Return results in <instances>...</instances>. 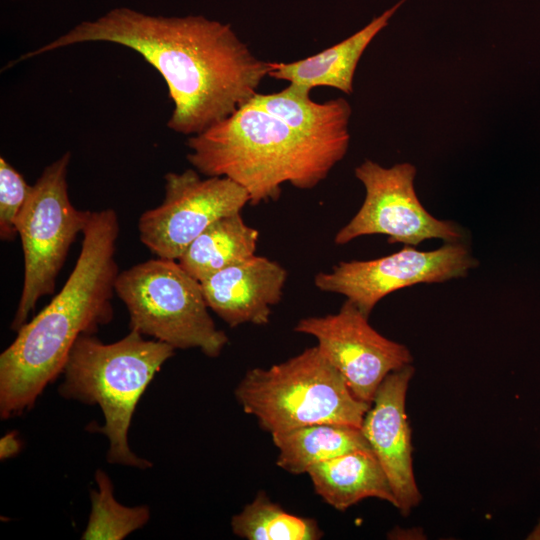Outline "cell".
I'll return each instance as SVG.
<instances>
[{
    "label": "cell",
    "mask_w": 540,
    "mask_h": 540,
    "mask_svg": "<svg viewBox=\"0 0 540 540\" xmlns=\"http://www.w3.org/2000/svg\"><path fill=\"white\" fill-rule=\"evenodd\" d=\"M86 42L125 46L151 64L174 105L167 125L184 135L200 134L248 103L270 70V62L257 58L229 24L201 15L154 16L128 7L82 21L16 62Z\"/></svg>",
    "instance_id": "obj_1"
},
{
    "label": "cell",
    "mask_w": 540,
    "mask_h": 540,
    "mask_svg": "<svg viewBox=\"0 0 540 540\" xmlns=\"http://www.w3.org/2000/svg\"><path fill=\"white\" fill-rule=\"evenodd\" d=\"M119 230L115 210L92 211L78 259L62 289L20 327L1 353L2 420L33 408L45 388L62 374L77 338L96 334L113 319Z\"/></svg>",
    "instance_id": "obj_2"
},
{
    "label": "cell",
    "mask_w": 540,
    "mask_h": 540,
    "mask_svg": "<svg viewBox=\"0 0 540 540\" xmlns=\"http://www.w3.org/2000/svg\"><path fill=\"white\" fill-rule=\"evenodd\" d=\"M187 160L206 177H227L242 186L251 205L276 201L289 183L309 190L323 181L349 145L305 136L251 104L189 137Z\"/></svg>",
    "instance_id": "obj_3"
},
{
    "label": "cell",
    "mask_w": 540,
    "mask_h": 540,
    "mask_svg": "<svg viewBox=\"0 0 540 540\" xmlns=\"http://www.w3.org/2000/svg\"><path fill=\"white\" fill-rule=\"evenodd\" d=\"M175 350L134 330L113 343H104L95 334H82L72 346L58 393L67 400L101 408L104 425L98 431L108 438L110 464L140 469L152 466L130 449L128 432L142 394Z\"/></svg>",
    "instance_id": "obj_4"
},
{
    "label": "cell",
    "mask_w": 540,
    "mask_h": 540,
    "mask_svg": "<svg viewBox=\"0 0 540 540\" xmlns=\"http://www.w3.org/2000/svg\"><path fill=\"white\" fill-rule=\"evenodd\" d=\"M234 393L243 411L270 434L322 423L361 428L371 406L355 397L317 346L269 368L248 370Z\"/></svg>",
    "instance_id": "obj_5"
},
{
    "label": "cell",
    "mask_w": 540,
    "mask_h": 540,
    "mask_svg": "<svg viewBox=\"0 0 540 540\" xmlns=\"http://www.w3.org/2000/svg\"><path fill=\"white\" fill-rule=\"evenodd\" d=\"M115 294L129 314V328L175 349L218 357L229 339L209 313L201 282L177 260L154 258L119 272Z\"/></svg>",
    "instance_id": "obj_6"
},
{
    "label": "cell",
    "mask_w": 540,
    "mask_h": 540,
    "mask_svg": "<svg viewBox=\"0 0 540 540\" xmlns=\"http://www.w3.org/2000/svg\"><path fill=\"white\" fill-rule=\"evenodd\" d=\"M71 153H64L45 167L32 185L18 217L17 230L24 255V280L11 329L18 331L28 321L38 300L54 293L56 279L69 250L83 234L92 211L71 203L67 173Z\"/></svg>",
    "instance_id": "obj_7"
},
{
    "label": "cell",
    "mask_w": 540,
    "mask_h": 540,
    "mask_svg": "<svg viewBox=\"0 0 540 540\" xmlns=\"http://www.w3.org/2000/svg\"><path fill=\"white\" fill-rule=\"evenodd\" d=\"M355 176L364 186V201L336 233L335 244L373 234L386 235L388 243L411 246L429 239L462 242L463 231L456 223L435 218L419 201L414 187L416 167L411 163L387 168L367 159L355 168Z\"/></svg>",
    "instance_id": "obj_8"
},
{
    "label": "cell",
    "mask_w": 540,
    "mask_h": 540,
    "mask_svg": "<svg viewBox=\"0 0 540 540\" xmlns=\"http://www.w3.org/2000/svg\"><path fill=\"white\" fill-rule=\"evenodd\" d=\"M164 198L138 220L141 243L156 257L178 260L216 220L241 212L248 192L227 177L202 178L196 169L164 176Z\"/></svg>",
    "instance_id": "obj_9"
},
{
    "label": "cell",
    "mask_w": 540,
    "mask_h": 540,
    "mask_svg": "<svg viewBox=\"0 0 540 540\" xmlns=\"http://www.w3.org/2000/svg\"><path fill=\"white\" fill-rule=\"evenodd\" d=\"M477 265L462 242L445 243L431 251L404 245L377 259L341 261L330 272L316 274L314 284L321 291L345 296L369 316L377 303L394 291L463 278Z\"/></svg>",
    "instance_id": "obj_10"
},
{
    "label": "cell",
    "mask_w": 540,
    "mask_h": 540,
    "mask_svg": "<svg viewBox=\"0 0 540 540\" xmlns=\"http://www.w3.org/2000/svg\"><path fill=\"white\" fill-rule=\"evenodd\" d=\"M294 331L313 336L355 397L369 404L388 374L413 361L405 345L377 332L347 299L335 314L300 319Z\"/></svg>",
    "instance_id": "obj_11"
},
{
    "label": "cell",
    "mask_w": 540,
    "mask_h": 540,
    "mask_svg": "<svg viewBox=\"0 0 540 540\" xmlns=\"http://www.w3.org/2000/svg\"><path fill=\"white\" fill-rule=\"evenodd\" d=\"M414 371L409 364L385 377L361 425L371 450L388 478L396 498V508L404 516L422 499L413 472L411 428L405 408Z\"/></svg>",
    "instance_id": "obj_12"
},
{
    "label": "cell",
    "mask_w": 540,
    "mask_h": 540,
    "mask_svg": "<svg viewBox=\"0 0 540 540\" xmlns=\"http://www.w3.org/2000/svg\"><path fill=\"white\" fill-rule=\"evenodd\" d=\"M287 270L277 261L253 255L201 281L206 303L231 328L266 325L283 295Z\"/></svg>",
    "instance_id": "obj_13"
},
{
    "label": "cell",
    "mask_w": 540,
    "mask_h": 540,
    "mask_svg": "<svg viewBox=\"0 0 540 540\" xmlns=\"http://www.w3.org/2000/svg\"><path fill=\"white\" fill-rule=\"evenodd\" d=\"M406 0H400L345 40L305 59L291 63L270 62L268 76L312 90L331 87L351 94L358 62L375 36Z\"/></svg>",
    "instance_id": "obj_14"
},
{
    "label": "cell",
    "mask_w": 540,
    "mask_h": 540,
    "mask_svg": "<svg viewBox=\"0 0 540 540\" xmlns=\"http://www.w3.org/2000/svg\"><path fill=\"white\" fill-rule=\"evenodd\" d=\"M307 474L316 494L338 511L366 498L397 505L388 478L371 449L341 454L316 464Z\"/></svg>",
    "instance_id": "obj_15"
},
{
    "label": "cell",
    "mask_w": 540,
    "mask_h": 540,
    "mask_svg": "<svg viewBox=\"0 0 540 540\" xmlns=\"http://www.w3.org/2000/svg\"><path fill=\"white\" fill-rule=\"evenodd\" d=\"M311 90L289 83L281 91L256 93L249 103L280 118L289 126L312 139L349 145L351 106L344 98L323 103L310 98Z\"/></svg>",
    "instance_id": "obj_16"
},
{
    "label": "cell",
    "mask_w": 540,
    "mask_h": 540,
    "mask_svg": "<svg viewBox=\"0 0 540 540\" xmlns=\"http://www.w3.org/2000/svg\"><path fill=\"white\" fill-rule=\"evenodd\" d=\"M271 437L278 449L277 466L295 475L341 454L371 449L361 428L342 424L308 425Z\"/></svg>",
    "instance_id": "obj_17"
},
{
    "label": "cell",
    "mask_w": 540,
    "mask_h": 540,
    "mask_svg": "<svg viewBox=\"0 0 540 540\" xmlns=\"http://www.w3.org/2000/svg\"><path fill=\"white\" fill-rule=\"evenodd\" d=\"M259 231L245 223L240 212L209 225L177 260L196 280L255 255Z\"/></svg>",
    "instance_id": "obj_18"
},
{
    "label": "cell",
    "mask_w": 540,
    "mask_h": 540,
    "mask_svg": "<svg viewBox=\"0 0 540 540\" xmlns=\"http://www.w3.org/2000/svg\"><path fill=\"white\" fill-rule=\"evenodd\" d=\"M231 528L247 540H319L324 535L315 519L287 512L264 491L232 517Z\"/></svg>",
    "instance_id": "obj_19"
},
{
    "label": "cell",
    "mask_w": 540,
    "mask_h": 540,
    "mask_svg": "<svg viewBox=\"0 0 540 540\" xmlns=\"http://www.w3.org/2000/svg\"><path fill=\"white\" fill-rule=\"evenodd\" d=\"M96 490L90 491L91 511L83 540H122L150 519L147 505L128 507L114 497L110 477L102 469L95 473Z\"/></svg>",
    "instance_id": "obj_20"
},
{
    "label": "cell",
    "mask_w": 540,
    "mask_h": 540,
    "mask_svg": "<svg viewBox=\"0 0 540 540\" xmlns=\"http://www.w3.org/2000/svg\"><path fill=\"white\" fill-rule=\"evenodd\" d=\"M29 185L4 157H0V239L13 241L18 235L17 220L31 193Z\"/></svg>",
    "instance_id": "obj_21"
},
{
    "label": "cell",
    "mask_w": 540,
    "mask_h": 540,
    "mask_svg": "<svg viewBox=\"0 0 540 540\" xmlns=\"http://www.w3.org/2000/svg\"><path fill=\"white\" fill-rule=\"evenodd\" d=\"M21 450V441L15 431L6 433L0 439V459L6 460L16 456Z\"/></svg>",
    "instance_id": "obj_22"
}]
</instances>
